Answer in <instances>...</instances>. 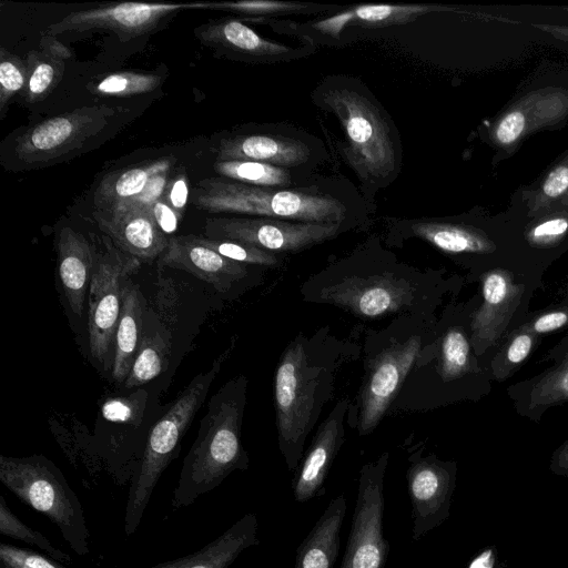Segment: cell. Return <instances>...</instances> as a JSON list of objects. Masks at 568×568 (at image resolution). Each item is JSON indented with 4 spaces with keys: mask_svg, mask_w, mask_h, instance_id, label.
I'll use <instances>...</instances> for the list:
<instances>
[{
    "mask_svg": "<svg viewBox=\"0 0 568 568\" xmlns=\"http://www.w3.org/2000/svg\"><path fill=\"white\" fill-rule=\"evenodd\" d=\"M389 455L383 453L365 464L359 473L358 490L341 568H384L389 542L384 536V480Z\"/></svg>",
    "mask_w": 568,
    "mask_h": 568,
    "instance_id": "9c48e42d",
    "label": "cell"
},
{
    "mask_svg": "<svg viewBox=\"0 0 568 568\" xmlns=\"http://www.w3.org/2000/svg\"><path fill=\"white\" fill-rule=\"evenodd\" d=\"M168 174L169 171L156 174L148 182L146 186L143 189L141 193H139L136 196L132 199L123 201L120 204L151 207L155 201L163 196L164 191L169 184Z\"/></svg>",
    "mask_w": 568,
    "mask_h": 568,
    "instance_id": "60d3db41",
    "label": "cell"
},
{
    "mask_svg": "<svg viewBox=\"0 0 568 568\" xmlns=\"http://www.w3.org/2000/svg\"><path fill=\"white\" fill-rule=\"evenodd\" d=\"M568 189V168L559 166L550 172L542 185L544 193L549 197L562 194Z\"/></svg>",
    "mask_w": 568,
    "mask_h": 568,
    "instance_id": "bcb514c9",
    "label": "cell"
},
{
    "mask_svg": "<svg viewBox=\"0 0 568 568\" xmlns=\"http://www.w3.org/2000/svg\"><path fill=\"white\" fill-rule=\"evenodd\" d=\"M159 265L191 273L226 292L247 275V265L226 258L195 242L192 235L173 236L159 258Z\"/></svg>",
    "mask_w": 568,
    "mask_h": 568,
    "instance_id": "ffe728a7",
    "label": "cell"
},
{
    "mask_svg": "<svg viewBox=\"0 0 568 568\" xmlns=\"http://www.w3.org/2000/svg\"><path fill=\"white\" fill-rule=\"evenodd\" d=\"M0 534L32 545L62 564L72 561L69 554L57 548L45 536L21 521L9 508L3 496H0Z\"/></svg>",
    "mask_w": 568,
    "mask_h": 568,
    "instance_id": "d6a6232c",
    "label": "cell"
},
{
    "mask_svg": "<svg viewBox=\"0 0 568 568\" xmlns=\"http://www.w3.org/2000/svg\"><path fill=\"white\" fill-rule=\"evenodd\" d=\"M0 481L24 504L47 516L77 555L90 552V532L80 499L51 460L42 455H0Z\"/></svg>",
    "mask_w": 568,
    "mask_h": 568,
    "instance_id": "277c9868",
    "label": "cell"
},
{
    "mask_svg": "<svg viewBox=\"0 0 568 568\" xmlns=\"http://www.w3.org/2000/svg\"><path fill=\"white\" fill-rule=\"evenodd\" d=\"M189 197V183L184 174L175 176L168 184L163 199L173 207V210L182 217Z\"/></svg>",
    "mask_w": 568,
    "mask_h": 568,
    "instance_id": "7bdbcfd3",
    "label": "cell"
},
{
    "mask_svg": "<svg viewBox=\"0 0 568 568\" xmlns=\"http://www.w3.org/2000/svg\"><path fill=\"white\" fill-rule=\"evenodd\" d=\"M521 325L540 337L568 328V303L557 302L545 308L529 312Z\"/></svg>",
    "mask_w": 568,
    "mask_h": 568,
    "instance_id": "f35d334b",
    "label": "cell"
},
{
    "mask_svg": "<svg viewBox=\"0 0 568 568\" xmlns=\"http://www.w3.org/2000/svg\"><path fill=\"white\" fill-rule=\"evenodd\" d=\"M0 568H68L62 562L30 548L0 544Z\"/></svg>",
    "mask_w": 568,
    "mask_h": 568,
    "instance_id": "ab89813d",
    "label": "cell"
},
{
    "mask_svg": "<svg viewBox=\"0 0 568 568\" xmlns=\"http://www.w3.org/2000/svg\"><path fill=\"white\" fill-rule=\"evenodd\" d=\"M233 347L234 343L215 359L209 371L196 375L151 429L140 467L129 486L123 518L126 536L134 534L141 524L160 477L178 457L183 435Z\"/></svg>",
    "mask_w": 568,
    "mask_h": 568,
    "instance_id": "7a4b0ae2",
    "label": "cell"
},
{
    "mask_svg": "<svg viewBox=\"0 0 568 568\" xmlns=\"http://www.w3.org/2000/svg\"><path fill=\"white\" fill-rule=\"evenodd\" d=\"M307 4L282 0H242L235 2H206V9L222 10L245 16H266L306 10Z\"/></svg>",
    "mask_w": 568,
    "mask_h": 568,
    "instance_id": "74e56055",
    "label": "cell"
},
{
    "mask_svg": "<svg viewBox=\"0 0 568 568\" xmlns=\"http://www.w3.org/2000/svg\"><path fill=\"white\" fill-rule=\"evenodd\" d=\"M206 9V3H140L122 2L73 11L49 26L48 36L67 32L108 30L121 40L153 32L171 16L185 9Z\"/></svg>",
    "mask_w": 568,
    "mask_h": 568,
    "instance_id": "8fae6325",
    "label": "cell"
},
{
    "mask_svg": "<svg viewBox=\"0 0 568 568\" xmlns=\"http://www.w3.org/2000/svg\"><path fill=\"white\" fill-rule=\"evenodd\" d=\"M346 508L343 494L329 501L297 547L294 568H333L339 552L341 529Z\"/></svg>",
    "mask_w": 568,
    "mask_h": 568,
    "instance_id": "484cf974",
    "label": "cell"
},
{
    "mask_svg": "<svg viewBox=\"0 0 568 568\" xmlns=\"http://www.w3.org/2000/svg\"><path fill=\"white\" fill-rule=\"evenodd\" d=\"M341 223L270 217H210L205 236L246 243L270 252H296L335 236Z\"/></svg>",
    "mask_w": 568,
    "mask_h": 568,
    "instance_id": "30bf717a",
    "label": "cell"
},
{
    "mask_svg": "<svg viewBox=\"0 0 568 568\" xmlns=\"http://www.w3.org/2000/svg\"><path fill=\"white\" fill-rule=\"evenodd\" d=\"M541 341L542 337L521 324L507 334L484 363L491 382L509 379L529 359Z\"/></svg>",
    "mask_w": 568,
    "mask_h": 568,
    "instance_id": "4dcf8cb0",
    "label": "cell"
},
{
    "mask_svg": "<svg viewBox=\"0 0 568 568\" xmlns=\"http://www.w3.org/2000/svg\"><path fill=\"white\" fill-rule=\"evenodd\" d=\"M142 316V302L139 286L128 282L123 290L121 313L115 331L112 377L125 382L136 356Z\"/></svg>",
    "mask_w": 568,
    "mask_h": 568,
    "instance_id": "f1b7e54d",
    "label": "cell"
},
{
    "mask_svg": "<svg viewBox=\"0 0 568 568\" xmlns=\"http://www.w3.org/2000/svg\"><path fill=\"white\" fill-rule=\"evenodd\" d=\"M255 545H258L257 517L251 513L201 549L149 568H230L244 550Z\"/></svg>",
    "mask_w": 568,
    "mask_h": 568,
    "instance_id": "cb8c5ba5",
    "label": "cell"
},
{
    "mask_svg": "<svg viewBox=\"0 0 568 568\" xmlns=\"http://www.w3.org/2000/svg\"><path fill=\"white\" fill-rule=\"evenodd\" d=\"M132 402L128 398H113L102 406V415L111 422H128L132 419Z\"/></svg>",
    "mask_w": 568,
    "mask_h": 568,
    "instance_id": "f6af8a7d",
    "label": "cell"
},
{
    "mask_svg": "<svg viewBox=\"0 0 568 568\" xmlns=\"http://www.w3.org/2000/svg\"><path fill=\"white\" fill-rule=\"evenodd\" d=\"M150 210L159 229L164 234H171L178 230L181 217L163 196L155 201Z\"/></svg>",
    "mask_w": 568,
    "mask_h": 568,
    "instance_id": "ee69618b",
    "label": "cell"
},
{
    "mask_svg": "<svg viewBox=\"0 0 568 568\" xmlns=\"http://www.w3.org/2000/svg\"><path fill=\"white\" fill-rule=\"evenodd\" d=\"M70 51L54 37L45 34L40 50L28 53V83L23 93L26 100L34 103L43 100L63 75L64 61Z\"/></svg>",
    "mask_w": 568,
    "mask_h": 568,
    "instance_id": "f546056e",
    "label": "cell"
},
{
    "mask_svg": "<svg viewBox=\"0 0 568 568\" xmlns=\"http://www.w3.org/2000/svg\"><path fill=\"white\" fill-rule=\"evenodd\" d=\"M540 362L551 364L506 389L515 412L532 423H539L548 409L568 403V333Z\"/></svg>",
    "mask_w": 568,
    "mask_h": 568,
    "instance_id": "9a60e30c",
    "label": "cell"
},
{
    "mask_svg": "<svg viewBox=\"0 0 568 568\" xmlns=\"http://www.w3.org/2000/svg\"><path fill=\"white\" fill-rule=\"evenodd\" d=\"M525 129V116L520 111H513L506 114L496 129V139L501 144L515 142Z\"/></svg>",
    "mask_w": 568,
    "mask_h": 568,
    "instance_id": "b9f144b4",
    "label": "cell"
},
{
    "mask_svg": "<svg viewBox=\"0 0 568 568\" xmlns=\"http://www.w3.org/2000/svg\"><path fill=\"white\" fill-rule=\"evenodd\" d=\"M28 64L21 58L0 49V115L4 116L9 101L18 92L26 91Z\"/></svg>",
    "mask_w": 568,
    "mask_h": 568,
    "instance_id": "8d00e7d4",
    "label": "cell"
},
{
    "mask_svg": "<svg viewBox=\"0 0 568 568\" xmlns=\"http://www.w3.org/2000/svg\"><path fill=\"white\" fill-rule=\"evenodd\" d=\"M434 10L437 9L426 4H363L321 20L313 28L324 34L338 37L352 22L365 27H386L405 23Z\"/></svg>",
    "mask_w": 568,
    "mask_h": 568,
    "instance_id": "4316f807",
    "label": "cell"
},
{
    "mask_svg": "<svg viewBox=\"0 0 568 568\" xmlns=\"http://www.w3.org/2000/svg\"><path fill=\"white\" fill-rule=\"evenodd\" d=\"M561 463L568 464V440L565 443V445L560 448L558 452Z\"/></svg>",
    "mask_w": 568,
    "mask_h": 568,
    "instance_id": "c3c4849f",
    "label": "cell"
},
{
    "mask_svg": "<svg viewBox=\"0 0 568 568\" xmlns=\"http://www.w3.org/2000/svg\"><path fill=\"white\" fill-rule=\"evenodd\" d=\"M323 369L311 364L304 343L296 338L283 353L274 383L278 446L288 470L300 465L304 443L318 410Z\"/></svg>",
    "mask_w": 568,
    "mask_h": 568,
    "instance_id": "8992f818",
    "label": "cell"
},
{
    "mask_svg": "<svg viewBox=\"0 0 568 568\" xmlns=\"http://www.w3.org/2000/svg\"><path fill=\"white\" fill-rule=\"evenodd\" d=\"M247 379L240 375L210 399L197 436L185 456L171 505L180 509L215 489L234 470L248 468L241 443Z\"/></svg>",
    "mask_w": 568,
    "mask_h": 568,
    "instance_id": "6da1fadb",
    "label": "cell"
},
{
    "mask_svg": "<svg viewBox=\"0 0 568 568\" xmlns=\"http://www.w3.org/2000/svg\"><path fill=\"white\" fill-rule=\"evenodd\" d=\"M409 230L445 253L467 256L470 275L510 260L504 240L470 226L420 220L410 222Z\"/></svg>",
    "mask_w": 568,
    "mask_h": 568,
    "instance_id": "e0dca14e",
    "label": "cell"
},
{
    "mask_svg": "<svg viewBox=\"0 0 568 568\" xmlns=\"http://www.w3.org/2000/svg\"><path fill=\"white\" fill-rule=\"evenodd\" d=\"M164 342L158 335L152 337L145 336L124 382V386L131 388L155 378L164 369Z\"/></svg>",
    "mask_w": 568,
    "mask_h": 568,
    "instance_id": "836d02e7",
    "label": "cell"
},
{
    "mask_svg": "<svg viewBox=\"0 0 568 568\" xmlns=\"http://www.w3.org/2000/svg\"><path fill=\"white\" fill-rule=\"evenodd\" d=\"M97 253L89 292V346L94 359L109 367V354L121 313L123 290L141 261L113 246Z\"/></svg>",
    "mask_w": 568,
    "mask_h": 568,
    "instance_id": "ba28073f",
    "label": "cell"
},
{
    "mask_svg": "<svg viewBox=\"0 0 568 568\" xmlns=\"http://www.w3.org/2000/svg\"><path fill=\"white\" fill-rule=\"evenodd\" d=\"M112 113L108 108H82L47 119L17 140L16 154L27 163L54 160L98 133Z\"/></svg>",
    "mask_w": 568,
    "mask_h": 568,
    "instance_id": "7c38bea8",
    "label": "cell"
},
{
    "mask_svg": "<svg viewBox=\"0 0 568 568\" xmlns=\"http://www.w3.org/2000/svg\"><path fill=\"white\" fill-rule=\"evenodd\" d=\"M348 142L347 156L364 178L385 180L396 169V149L388 123L376 104L361 92L336 88L323 95Z\"/></svg>",
    "mask_w": 568,
    "mask_h": 568,
    "instance_id": "52a82bcc",
    "label": "cell"
},
{
    "mask_svg": "<svg viewBox=\"0 0 568 568\" xmlns=\"http://www.w3.org/2000/svg\"><path fill=\"white\" fill-rule=\"evenodd\" d=\"M479 283V298L469 315L470 341L484 363L529 313L544 274L508 260L469 275Z\"/></svg>",
    "mask_w": 568,
    "mask_h": 568,
    "instance_id": "3957f363",
    "label": "cell"
},
{
    "mask_svg": "<svg viewBox=\"0 0 568 568\" xmlns=\"http://www.w3.org/2000/svg\"><path fill=\"white\" fill-rule=\"evenodd\" d=\"M412 288L387 277H353L326 290L323 300L367 317L397 312L410 304Z\"/></svg>",
    "mask_w": 568,
    "mask_h": 568,
    "instance_id": "44dd1931",
    "label": "cell"
},
{
    "mask_svg": "<svg viewBox=\"0 0 568 568\" xmlns=\"http://www.w3.org/2000/svg\"><path fill=\"white\" fill-rule=\"evenodd\" d=\"M310 155L303 141L265 133L226 138L216 148L217 161H257L286 169L305 163Z\"/></svg>",
    "mask_w": 568,
    "mask_h": 568,
    "instance_id": "603a6c76",
    "label": "cell"
},
{
    "mask_svg": "<svg viewBox=\"0 0 568 568\" xmlns=\"http://www.w3.org/2000/svg\"><path fill=\"white\" fill-rule=\"evenodd\" d=\"M100 230L123 253L142 261L160 257L169 240L159 229L150 207L120 204L93 212Z\"/></svg>",
    "mask_w": 568,
    "mask_h": 568,
    "instance_id": "2e32d148",
    "label": "cell"
},
{
    "mask_svg": "<svg viewBox=\"0 0 568 568\" xmlns=\"http://www.w3.org/2000/svg\"><path fill=\"white\" fill-rule=\"evenodd\" d=\"M192 239L220 255L239 263L265 266L278 264V258L273 252L246 243L231 240H215L200 235H192Z\"/></svg>",
    "mask_w": 568,
    "mask_h": 568,
    "instance_id": "d590c367",
    "label": "cell"
},
{
    "mask_svg": "<svg viewBox=\"0 0 568 568\" xmlns=\"http://www.w3.org/2000/svg\"><path fill=\"white\" fill-rule=\"evenodd\" d=\"M348 403L339 400L318 427L292 481L294 499L305 503L325 493L327 473L344 442V415Z\"/></svg>",
    "mask_w": 568,
    "mask_h": 568,
    "instance_id": "ac0fdd59",
    "label": "cell"
},
{
    "mask_svg": "<svg viewBox=\"0 0 568 568\" xmlns=\"http://www.w3.org/2000/svg\"><path fill=\"white\" fill-rule=\"evenodd\" d=\"M58 272L71 311L81 316L97 253L83 234L63 227L58 236Z\"/></svg>",
    "mask_w": 568,
    "mask_h": 568,
    "instance_id": "d4e9b609",
    "label": "cell"
},
{
    "mask_svg": "<svg viewBox=\"0 0 568 568\" xmlns=\"http://www.w3.org/2000/svg\"><path fill=\"white\" fill-rule=\"evenodd\" d=\"M412 505V540L417 541L446 517L453 466L434 455L416 453L406 473Z\"/></svg>",
    "mask_w": 568,
    "mask_h": 568,
    "instance_id": "5bb4252c",
    "label": "cell"
},
{
    "mask_svg": "<svg viewBox=\"0 0 568 568\" xmlns=\"http://www.w3.org/2000/svg\"><path fill=\"white\" fill-rule=\"evenodd\" d=\"M475 296L460 318L453 323L439 342L438 374L445 384L465 382L480 398L491 389V379L476 356L469 333V315L477 304Z\"/></svg>",
    "mask_w": 568,
    "mask_h": 568,
    "instance_id": "d6986e66",
    "label": "cell"
},
{
    "mask_svg": "<svg viewBox=\"0 0 568 568\" xmlns=\"http://www.w3.org/2000/svg\"><path fill=\"white\" fill-rule=\"evenodd\" d=\"M420 344V338L413 336L384 349L373 362L359 396L361 435L372 433L388 409L418 356Z\"/></svg>",
    "mask_w": 568,
    "mask_h": 568,
    "instance_id": "4fadbf2b",
    "label": "cell"
},
{
    "mask_svg": "<svg viewBox=\"0 0 568 568\" xmlns=\"http://www.w3.org/2000/svg\"><path fill=\"white\" fill-rule=\"evenodd\" d=\"M214 171L231 181L253 186L288 189L293 183L286 168L257 161H216Z\"/></svg>",
    "mask_w": 568,
    "mask_h": 568,
    "instance_id": "1f68e13d",
    "label": "cell"
},
{
    "mask_svg": "<svg viewBox=\"0 0 568 568\" xmlns=\"http://www.w3.org/2000/svg\"><path fill=\"white\" fill-rule=\"evenodd\" d=\"M196 39L224 57L245 61H272L294 51L257 34L240 19L210 20L194 29Z\"/></svg>",
    "mask_w": 568,
    "mask_h": 568,
    "instance_id": "7402d4cb",
    "label": "cell"
},
{
    "mask_svg": "<svg viewBox=\"0 0 568 568\" xmlns=\"http://www.w3.org/2000/svg\"><path fill=\"white\" fill-rule=\"evenodd\" d=\"M161 82L162 78L155 74L124 71L105 75L90 90L102 95L128 97L153 91Z\"/></svg>",
    "mask_w": 568,
    "mask_h": 568,
    "instance_id": "e575fe53",
    "label": "cell"
},
{
    "mask_svg": "<svg viewBox=\"0 0 568 568\" xmlns=\"http://www.w3.org/2000/svg\"><path fill=\"white\" fill-rule=\"evenodd\" d=\"M194 204L209 213H233L314 223H341L344 204L328 194L263 187L222 179L197 183Z\"/></svg>",
    "mask_w": 568,
    "mask_h": 568,
    "instance_id": "5b68a950",
    "label": "cell"
},
{
    "mask_svg": "<svg viewBox=\"0 0 568 568\" xmlns=\"http://www.w3.org/2000/svg\"><path fill=\"white\" fill-rule=\"evenodd\" d=\"M469 568H490V551H486L477 557L469 566Z\"/></svg>",
    "mask_w": 568,
    "mask_h": 568,
    "instance_id": "7dc6e473",
    "label": "cell"
},
{
    "mask_svg": "<svg viewBox=\"0 0 568 568\" xmlns=\"http://www.w3.org/2000/svg\"><path fill=\"white\" fill-rule=\"evenodd\" d=\"M174 163V156H166L109 173L102 179L95 190V209L108 210L136 196L153 176L170 171Z\"/></svg>",
    "mask_w": 568,
    "mask_h": 568,
    "instance_id": "83f0119b",
    "label": "cell"
}]
</instances>
